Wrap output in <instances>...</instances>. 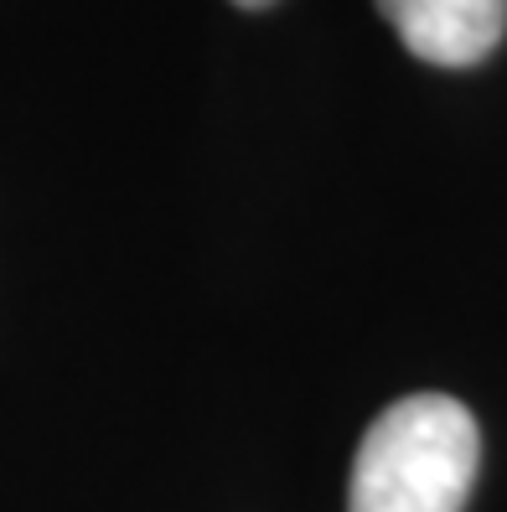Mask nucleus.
Wrapping results in <instances>:
<instances>
[{
  "label": "nucleus",
  "mask_w": 507,
  "mask_h": 512,
  "mask_svg": "<svg viewBox=\"0 0 507 512\" xmlns=\"http://www.w3.org/2000/svg\"><path fill=\"white\" fill-rule=\"evenodd\" d=\"M482 435L466 404L414 394L383 409L352 461L347 512H461L476 481Z\"/></svg>",
  "instance_id": "f257e3e1"
},
{
  "label": "nucleus",
  "mask_w": 507,
  "mask_h": 512,
  "mask_svg": "<svg viewBox=\"0 0 507 512\" xmlns=\"http://www.w3.org/2000/svg\"><path fill=\"white\" fill-rule=\"evenodd\" d=\"M399 42L435 68H471L497 52L507 0H378Z\"/></svg>",
  "instance_id": "f03ea898"
},
{
  "label": "nucleus",
  "mask_w": 507,
  "mask_h": 512,
  "mask_svg": "<svg viewBox=\"0 0 507 512\" xmlns=\"http://www.w3.org/2000/svg\"><path fill=\"white\" fill-rule=\"evenodd\" d=\"M233 6H244V11H264V6H275V0H233Z\"/></svg>",
  "instance_id": "7ed1b4c3"
}]
</instances>
